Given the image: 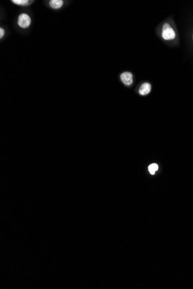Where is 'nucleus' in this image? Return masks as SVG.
I'll list each match as a JSON object with an SVG mask.
<instances>
[{
    "label": "nucleus",
    "instance_id": "obj_1",
    "mask_svg": "<svg viewBox=\"0 0 193 289\" xmlns=\"http://www.w3.org/2000/svg\"><path fill=\"white\" fill-rule=\"evenodd\" d=\"M162 36L165 40L167 41L172 40L175 39L176 36L174 30L172 28L171 26L168 23H165L163 25Z\"/></svg>",
    "mask_w": 193,
    "mask_h": 289
},
{
    "label": "nucleus",
    "instance_id": "obj_2",
    "mask_svg": "<svg viewBox=\"0 0 193 289\" xmlns=\"http://www.w3.org/2000/svg\"><path fill=\"white\" fill-rule=\"evenodd\" d=\"M31 23V19L29 15L25 13H23L19 15L17 19L18 26L23 29H27L30 27Z\"/></svg>",
    "mask_w": 193,
    "mask_h": 289
},
{
    "label": "nucleus",
    "instance_id": "obj_3",
    "mask_svg": "<svg viewBox=\"0 0 193 289\" xmlns=\"http://www.w3.org/2000/svg\"><path fill=\"white\" fill-rule=\"evenodd\" d=\"M120 80L123 84L126 86H130L133 83L132 74L129 72H125L121 74Z\"/></svg>",
    "mask_w": 193,
    "mask_h": 289
},
{
    "label": "nucleus",
    "instance_id": "obj_4",
    "mask_svg": "<svg viewBox=\"0 0 193 289\" xmlns=\"http://www.w3.org/2000/svg\"><path fill=\"white\" fill-rule=\"evenodd\" d=\"M151 91V85L149 83H143L139 89V93L142 95H146L149 94Z\"/></svg>",
    "mask_w": 193,
    "mask_h": 289
},
{
    "label": "nucleus",
    "instance_id": "obj_5",
    "mask_svg": "<svg viewBox=\"0 0 193 289\" xmlns=\"http://www.w3.org/2000/svg\"><path fill=\"white\" fill-rule=\"evenodd\" d=\"M50 7L54 9H58L63 7L64 1L62 0H51L49 3Z\"/></svg>",
    "mask_w": 193,
    "mask_h": 289
},
{
    "label": "nucleus",
    "instance_id": "obj_6",
    "mask_svg": "<svg viewBox=\"0 0 193 289\" xmlns=\"http://www.w3.org/2000/svg\"><path fill=\"white\" fill-rule=\"evenodd\" d=\"M12 2L17 5L20 6H27L30 5L33 1H30L29 0H12Z\"/></svg>",
    "mask_w": 193,
    "mask_h": 289
},
{
    "label": "nucleus",
    "instance_id": "obj_7",
    "mask_svg": "<svg viewBox=\"0 0 193 289\" xmlns=\"http://www.w3.org/2000/svg\"><path fill=\"white\" fill-rule=\"evenodd\" d=\"M148 168H149V171L150 173L152 175H154L155 174V172L156 171H157L158 169V166L156 163H153V164L150 165Z\"/></svg>",
    "mask_w": 193,
    "mask_h": 289
},
{
    "label": "nucleus",
    "instance_id": "obj_8",
    "mask_svg": "<svg viewBox=\"0 0 193 289\" xmlns=\"http://www.w3.org/2000/svg\"><path fill=\"white\" fill-rule=\"evenodd\" d=\"M4 34H5V30L2 28H0V38L1 39L4 36Z\"/></svg>",
    "mask_w": 193,
    "mask_h": 289
}]
</instances>
